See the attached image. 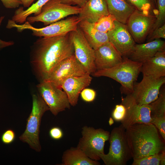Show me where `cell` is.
Listing matches in <instances>:
<instances>
[{"mask_svg": "<svg viewBox=\"0 0 165 165\" xmlns=\"http://www.w3.org/2000/svg\"><path fill=\"white\" fill-rule=\"evenodd\" d=\"M107 33L109 42L123 57H128L136 43L126 24L116 20L115 28Z\"/></svg>", "mask_w": 165, "mask_h": 165, "instance_id": "15", "label": "cell"}, {"mask_svg": "<svg viewBox=\"0 0 165 165\" xmlns=\"http://www.w3.org/2000/svg\"><path fill=\"white\" fill-rule=\"evenodd\" d=\"M165 83V76L157 78L143 75L140 82L134 83L131 94L138 104L149 105L158 98L160 88Z\"/></svg>", "mask_w": 165, "mask_h": 165, "instance_id": "11", "label": "cell"}, {"mask_svg": "<svg viewBox=\"0 0 165 165\" xmlns=\"http://www.w3.org/2000/svg\"><path fill=\"white\" fill-rule=\"evenodd\" d=\"M81 133L82 136L77 148L90 159L100 160V156L105 153V144L109 140L110 132L101 128L85 126Z\"/></svg>", "mask_w": 165, "mask_h": 165, "instance_id": "7", "label": "cell"}, {"mask_svg": "<svg viewBox=\"0 0 165 165\" xmlns=\"http://www.w3.org/2000/svg\"><path fill=\"white\" fill-rule=\"evenodd\" d=\"M109 14L116 20L126 24L130 15L136 9L127 0H105Z\"/></svg>", "mask_w": 165, "mask_h": 165, "instance_id": "21", "label": "cell"}, {"mask_svg": "<svg viewBox=\"0 0 165 165\" xmlns=\"http://www.w3.org/2000/svg\"><path fill=\"white\" fill-rule=\"evenodd\" d=\"M3 6L7 9H15L22 5L20 0H0Z\"/></svg>", "mask_w": 165, "mask_h": 165, "instance_id": "36", "label": "cell"}, {"mask_svg": "<svg viewBox=\"0 0 165 165\" xmlns=\"http://www.w3.org/2000/svg\"><path fill=\"white\" fill-rule=\"evenodd\" d=\"M151 118V123L158 129L163 139L165 140V116Z\"/></svg>", "mask_w": 165, "mask_h": 165, "instance_id": "30", "label": "cell"}, {"mask_svg": "<svg viewBox=\"0 0 165 165\" xmlns=\"http://www.w3.org/2000/svg\"><path fill=\"white\" fill-rule=\"evenodd\" d=\"M125 132L133 159L159 153L165 149L157 128L150 123L134 124Z\"/></svg>", "mask_w": 165, "mask_h": 165, "instance_id": "2", "label": "cell"}, {"mask_svg": "<svg viewBox=\"0 0 165 165\" xmlns=\"http://www.w3.org/2000/svg\"><path fill=\"white\" fill-rule=\"evenodd\" d=\"M77 60L86 73L91 74L96 71L94 63V50L90 45L78 27L69 33Z\"/></svg>", "mask_w": 165, "mask_h": 165, "instance_id": "10", "label": "cell"}, {"mask_svg": "<svg viewBox=\"0 0 165 165\" xmlns=\"http://www.w3.org/2000/svg\"><path fill=\"white\" fill-rule=\"evenodd\" d=\"M156 3L157 15L151 32L155 29L165 24V0H156Z\"/></svg>", "mask_w": 165, "mask_h": 165, "instance_id": "28", "label": "cell"}, {"mask_svg": "<svg viewBox=\"0 0 165 165\" xmlns=\"http://www.w3.org/2000/svg\"><path fill=\"white\" fill-rule=\"evenodd\" d=\"M116 20L114 16L109 14L101 17L96 22L93 23V25L94 28L98 31L108 33L115 28Z\"/></svg>", "mask_w": 165, "mask_h": 165, "instance_id": "27", "label": "cell"}, {"mask_svg": "<svg viewBox=\"0 0 165 165\" xmlns=\"http://www.w3.org/2000/svg\"><path fill=\"white\" fill-rule=\"evenodd\" d=\"M15 137L14 131L11 129H8L6 130L2 134L1 141L4 144H9L14 141Z\"/></svg>", "mask_w": 165, "mask_h": 165, "instance_id": "34", "label": "cell"}, {"mask_svg": "<svg viewBox=\"0 0 165 165\" xmlns=\"http://www.w3.org/2000/svg\"><path fill=\"white\" fill-rule=\"evenodd\" d=\"M97 161L92 160L80 149L72 148L64 152L62 157V165H99Z\"/></svg>", "mask_w": 165, "mask_h": 165, "instance_id": "23", "label": "cell"}, {"mask_svg": "<svg viewBox=\"0 0 165 165\" xmlns=\"http://www.w3.org/2000/svg\"><path fill=\"white\" fill-rule=\"evenodd\" d=\"M80 10L79 7L64 4L60 0H49L43 6L38 15L29 16L27 21L31 24L41 22L46 26L68 16L79 14Z\"/></svg>", "mask_w": 165, "mask_h": 165, "instance_id": "8", "label": "cell"}, {"mask_svg": "<svg viewBox=\"0 0 165 165\" xmlns=\"http://www.w3.org/2000/svg\"><path fill=\"white\" fill-rule=\"evenodd\" d=\"M40 38L32 45L31 62L41 81L46 80L61 61L73 55L69 33L50 37Z\"/></svg>", "mask_w": 165, "mask_h": 165, "instance_id": "1", "label": "cell"}, {"mask_svg": "<svg viewBox=\"0 0 165 165\" xmlns=\"http://www.w3.org/2000/svg\"><path fill=\"white\" fill-rule=\"evenodd\" d=\"M148 42L156 39L165 38V24L152 31L148 36Z\"/></svg>", "mask_w": 165, "mask_h": 165, "instance_id": "31", "label": "cell"}, {"mask_svg": "<svg viewBox=\"0 0 165 165\" xmlns=\"http://www.w3.org/2000/svg\"><path fill=\"white\" fill-rule=\"evenodd\" d=\"M135 9L145 15L157 16V10L154 0H127Z\"/></svg>", "mask_w": 165, "mask_h": 165, "instance_id": "25", "label": "cell"}, {"mask_svg": "<svg viewBox=\"0 0 165 165\" xmlns=\"http://www.w3.org/2000/svg\"><path fill=\"white\" fill-rule=\"evenodd\" d=\"M150 155L140 158L133 159L132 165H159L160 153Z\"/></svg>", "mask_w": 165, "mask_h": 165, "instance_id": "29", "label": "cell"}, {"mask_svg": "<svg viewBox=\"0 0 165 165\" xmlns=\"http://www.w3.org/2000/svg\"><path fill=\"white\" fill-rule=\"evenodd\" d=\"M89 0H60L61 2L69 5L82 7Z\"/></svg>", "mask_w": 165, "mask_h": 165, "instance_id": "37", "label": "cell"}, {"mask_svg": "<svg viewBox=\"0 0 165 165\" xmlns=\"http://www.w3.org/2000/svg\"><path fill=\"white\" fill-rule=\"evenodd\" d=\"M109 14L105 0H89L81 8L78 16L81 20L93 24L101 17Z\"/></svg>", "mask_w": 165, "mask_h": 165, "instance_id": "19", "label": "cell"}, {"mask_svg": "<svg viewBox=\"0 0 165 165\" xmlns=\"http://www.w3.org/2000/svg\"><path fill=\"white\" fill-rule=\"evenodd\" d=\"M39 94L48 107L53 115L57 116L60 112L71 107L65 92L52 83L46 80L41 81L37 85Z\"/></svg>", "mask_w": 165, "mask_h": 165, "instance_id": "9", "label": "cell"}, {"mask_svg": "<svg viewBox=\"0 0 165 165\" xmlns=\"http://www.w3.org/2000/svg\"><path fill=\"white\" fill-rule=\"evenodd\" d=\"M24 7H29L35 0H20Z\"/></svg>", "mask_w": 165, "mask_h": 165, "instance_id": "39", "label": "cell"}, {"mask_svg": "<svg viewBox=\"0 0 165 165\" xmlns=\"http://www.w3.org/2000/svg\"><path fill=\"white\" fill-rule=\"evenodd\" d=\"M160 153L161 157L160 165H164L165 164V149L163 150Z\"/></svg>", "mask_w": 165, "mask_h": 165, "instance_id": "40", "label": "cell"}, {"mask_svg": "<svg viewBox=\"0 0 165 165\" xmlns=\"http://www.w3.org/2000/svg\"><path fill=\"white\" fill-rule=\"evenodd\" d=\"M49 0H38L26 10L22 7H20L15 11L11 20L18 24H23L31 14H34V16L38 15L43 6Z\"/></svg>", "mask_w": 165, "mask_h": 165, "instance_id": "24", "label": "cell"}, {"mask_svg": "<svg viewBox=\"0 0 165 165\" xmlns=\"http://www.w3.org/2000/svg\"><path fill=\"white\" fill-rule=\"evenodd\" d=\"M143 75L160 78L165 76V50L158 52L153 57L142 63Z\"/></svg>", "mask_w": 165, "mask_h": 165, "instance_id": "20", "label": "cell"}, {"mask_svg": "<svg viewBox=\"0 0 165 165\" xmlns=\"http://www.w3.org/2000/svg\"><path fill=\"white\" fill-rule=\"evenodd\" d=\"M31 112L27 119L25 130L20 136V140L26 143L32 149L40 152L41 146L39 140L40 127L42 118L49 109L39 94L32 95Z\"/></svg>", "mask_w": 165, "mask_h": 165, "instance_id": "4", "label": "cell"}, {"mask_svg": "<svg viewBox=\"0 0 165 165\" xmlns=\"http://www.w3.org/2000/svg\"><path fill=\"white\" fill-rule=\"evenodd\" d=\"M156 16L145 15L136 9L128 18L126 25L135 42H143L150 33Z\"/></svg>", "mask_w": 165, "mask_h": 165, "instance_id": "12", "label": "cell"}, {"mask_svg": "<svg viewBox=\"0 0 165 165\" xmlns=\"http://www.w3.org/2000/svg\"><path fill=\"white\" fill-rule=\"evenodd\" d=\"M125 129L121 125L114 128L110 134L108 152L100 156L106 165H126L132 158L127 140Z\"/></svg>", "mask_w": 165, "mask_h": 165, "instance_id": "5", "label": "cell"}, {"mask_svg": "<svg viewBox=\"0 0 165 165\" xmlns=\"http://www.w3.org/2000/svg\"><path fill=\"white\" fill-rule=\"evenodd\" d=\"M92 79L90 74L86 73L81 76L68 77L62 82L61 87L66 93L71 106L77 105L81 92L90 85Z\"/></svg>", "mask_w": 165, "mask_h": 165, "instance_id": "17", "label": "cell"}, {"mask_svg": "<svg viewBox=\"0 0 165 165\" xmlns=\"http://www.w3.org/2000/svg\"><path fill=\"white\" fill-rule=\"evenodd\" d=\"M81 21L78 16H72L52 23L44 27L37 28L32 26L27 21L22 24H16L11 20L8 21L6 28H15L19 32L26 29L30 30L33 36L50 37L67 34L76 30Z\"/></svg>", "mask_w": 165, "mask_h": 165, "instance_id": "6", "label": "cell"}, {"mask_svg": "<svg viewBox=\"0 0 165 165\" xmlns=\"http://www.w3.org/2000/svg\"><path fill=\"white\" fill-rule=\"evenodd\" d=\"M165 49V42L160 39L145 43L136 44L128 58L133 61L142 63L153 57L159 51Z\"/></svg>", "mask_w": 165, "mask_h": 165, "instance_id": "18", "label": "cell"}, {"mask_svg": "<svg viewBox=\"0 0 165 165\" xmlns=\"http://www.w3.org/2000/svg\"><path fill=\"white\" fill-rule=\"evenodd\" d=\"M80 94L82 100L87 102L93 101L95 99L96 96L95 90L91 88H86L81 91Z\"/></svg>", "mask_w": 165, "mask_h": 165, "instance_id": "33", "label": "cell"}, {"mask_svg": "<svg viewBox=\"0 0 165 165\" xmlns=\"http://www.w3.org/2000/svg\"><path fill=\"white\" fill-rule=\"evenodd\" d=\"M151 117L165 116V90H160L158 98L149 104Z\"/></svg>", "mask_w": 165, "mask_h": 165, "instance_id": "26", "label": "cell"}, {"mask_svg": "<svg viewBox=\"0 0 165 165\" xmlns=\"http://www.w3.org/2000/svg\"><path fill=\"white\" fill-rule=\"evenodd\" d=\"M49 135L52 139L58 140L61 139L63 135L61 129L58 127H53L50 130Z\"/></svg>", "mask_w": 165, "mask_h": 165, "instance_id": "35", "label": "cell"}, {"mask_svg": "<svg viewBox=\"0 0 165 165\" xmlns=\"http://www.w3.org/2000/svg\"><path fill=\"white\" fill-rule=\"evenodd\" d=\"M4 17V16H2L0 17V28ZM14 43V42L13 41H6L0 39V50L5 47L12 46Z\"/></svg>", "mask_w": 165, "mask_h": 165, "instance_id": "38", "label": "cell"}, {"mask_svg": "<svg viewBox=\"0 0 165 165\" xmlns=\"http://www.w3.org/2000/svg\"><path fill=\"white\" fill-rule=\"evenodd\" d=\"M121 104L124 105L126 110L125 116L121 121V125L125 129L136 123L151 122L150 104H138L131 94L123 98Z\"/></svg>", "mask_w": 165, "mask_h": 165, "instance_id": "13", "label": "cell"}, {"mask_svg": "<svg viewBox=\"0 0 165 165\" xmlns=\"http://www.w3.org/2000/svg\"><path fill=\"white\" fill-rule=\"evenodd\" d=\"M86 73L74 54L60 62L44 80L49 81L61 88V83L65 79L83 75Z\"/></svg>", "mask_w": 165, "mask_h": 165, "instance_id": "14", "label": "cell"}, {"mask_svg": "<svg viewBox=\"0 0 165 165\" xmlns=\"http://www.w3.org/2000/svg\"><path fill=\"white\" fill-rule=\"evenodd\" d=\"M142 63L123 57V61L111 68L96 71L92 74L95 77H106L111 78L121 85V92L126 94L133 92L134 82L141 72Z\"/></svg>", "mask_w": 165, "mask_h": 165, "instance_id": "3", "label": "cell"}, {"mask_svg": "<svg viewBox=\"0 0 165 165\" xmlns=\"http://www.w3.org/2000/svg\"><path fill=\"white\" fill-rule=\"evenodd\" d=\"M126 112L125 107L121 103L116 105L115 108L112 112V116L115 121L121 122L124 119Z\"/></svg>", "mask_w": 165, "mask_h": 165, "instance_id": "32", "label": "cell"}, {"mask_svg": "<svg viewBox=\"0 0 165 165\" xmlns=\"http://www.w3.org/2000/svg\"><path fill=\"white\" fill-rule=\"evenodd\" d=\"M78 27L90 45L94 50L109 42L108 33L96 29L93 23L81 20L79 24Z\"/></svg>", "mask_w": 165, "mask_h": 165, "instance_id": "22", "label": "cell"}, {"mask_svg": "<svg viewBox=\"0 0 165 165\" xmlns=\"http://www.w3.org/2000/svg\"><path fill=\"white\" fill-rule=\"evenodd\" d=\"M94 50V63L96 71L111 68L123 61V57L109 42Z\"/></svg>", "mask_w": 165, "mask_h": 165, "instance_id": "16", "label": "cell"}]
</instances>
